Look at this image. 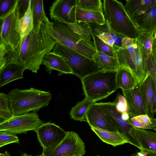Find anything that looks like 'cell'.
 <instances>
[{
    "label": "cell",
    "mask_w": 156,
    "mask_h": 156,
    "mask_svg": "<svg viewBox=\"0 0 156 156\" xmlns=\"http://www.w3.org/2000/svg\"><path fill=\"white\" fill-rule=\"evenodd\" d=\"M48 29L57 43L93 59L96 50L88 23H66L49 20Z\"/></svg>",
    "instance_id": "cell-1"
},
{
    "label": "cell",
    "mask_w": 156,
    "mask_h": 156,
    "mask_svg": "<svg viewBox=\"0 0 156 156\" xmlns=\"http://www.w3.org/2000/svg\"><path fill=\"white\" fill-rule=\"evenodd\" d=\"M49 21L46 16L39 32L32 31L22 41L17 64L33 73H37L44 58L57 42L49 32Z\"/></svg>",
    "instance_id": "cell-2"
},
{
    "label": "cell",
    "mask_w": 156,
    "mask_h": 156,
    "mask_svg": "<svg viewBox=\"0 0 156 156\" xmlns=\"http://www.w3.org/2000/svg\"><path fill=\"white\" fill-rule=\"evenodd\" d=\"M10 12L0 20V69L17 64L22 40L18 29L17 2Z\"/></svg>",
    "instance_id": "cell-3"
},
{
    "label": "cell",
    "mask_w": 156,
    "mask_h": 156,
    "mask_svg": "<svg viewBox=\"0 0 156 156\" xmlns=\"http://www.w3.org/2000/svg\"><path fill=\"white\" fill-rule=\"evenodd\" d=\"M8 94L13 116L32 112H37L48 105L52 98L49 91L32 87L24 90L16 88L11 90Z\"/></svg>",
    "instance_id": "cell-4"
},
{
    "label": "cell",
    "mask_w": 156,
    "mask_h": 156,
    "mask_svg": "<svg viewBox=\"0 0 156 156\" xmlns=\"http://www.w3.org/2000/svg\"><path fill=\"white\" fill-rule=\"evenodd\" d=\"M103 5L106 22L112 31L132 39L139 37V31L127 13L121 2L104 0Z\"/></svg>",
    "instance_id": "cell-5"
},
{
    "label": "cell",
    "mask_w": 156,
    "mask_h": 156,
    "mask_svg": "<svg viewBox=\"0 0 156 156\" xmlns=\"http://www.w3.org/2000/svg\"><path fill=\"white\" fill-rule=\"evenodd\" d=\"M117 71L101 70L81 80L85 97L94 103L115 92L118 89L116 81Z\"/></svg>",
    "instance_id": "cell-6"
},
{
    "label": "cell",
    "mask_w": 156,
    "mask_h": 156,
    "mask_svg": "<svg viewBox=\"0 0 156 156\" xmlns=\"http://www.w3.org/2000/svg\"><path fill=\"white\" fill-rule=\"evenodd\" d=\"M120 66L129 69L136 80L139 85L147 73L142 45L139 37L125 47H113Z\"/></svg>",
    "instance_id": "cell-7"
},
{
    "label": "cell",
    "mask_w": 156,
    "mask_h": 156,
    "mask_svg": "<svg viewBox=\"0 0 156 156\" xmlns=\"http://www.w3.org/2000/svg\"><path fill=\"white\" fill-rule=\"evenodd\" d=\"M53 51L62 56L71 68L73 74L81 80L102 70L93 59L58 43L55 44Z\"/></svg>",
    "instance_id": "cell-8"
},
{
    "label": "cell",
    "mask_w": 156,
    "mask_h": 156,
    "mask_svg": "<svg viewBox=\"0 0 156 156\" xmlns=\"http://www.w3.org/2000/svg\"><path fill=\"white\" fill-rule=\"evenodd\" d=\"M43 123L37 112H32L12 117L0 122V131L11 134H26L30 130L35 132Z\"/></svg>",
    "instance_id": "cell-9"
},
{
    "label": "cell",
    "mask_w": 156,
    "mask_h": 156,
    "mask_svg": "<svg viewBox=\"0 0 156 156\" xmlns=\"http://www.w3.org/2000/svg\"><path fill=\"white\" fill-rule=\"evenodd\" d=\"M109 118L117 129L119 133L127 140L128 143L141 149L136 135L135 127L130 123L129 120H124L121 113L117 110L113 102L96 103Z\"/></svg>",
    "instance_id": "cell-10"
},
{
    "label": "cell",
    "mask_w": 156,
    "mask_h": 156,
    "mask_svg": "<svg viewBox=\"0 0 156 156\" xmlns=\"http://www.w3.org/2000/svg\"><path fill=\"white\" fill-rule=\"evenodd\" d=\"M86 152L84 143L79 135L67 131L63 140L58 145L48 150H43V156H83Z\"/></svg>",
    "instance_id": "cell-11"
},
{
    "label": "cell",
    "mask_w": 156,
    "mask_h": 156,
    "mask_svg": "<svg viewBox=\"0 0 156 156\" xmlns=\"http://www.w3.org/2000/svg\"><path fill=\"white\" fill-rule=\"evenodd\" d=\"M35 132L38 140L44 151L49 150L58 145L67 132L50 122L43 123Z\"/></svg>",
    "instance_id": "cell-12"
},
{
    "label": "cell",
    "mask_w": 156,
    "mask_h": 156,
    "mask_svg": "<svg viewBox=\"0 0 156 156\" xmlns=\"http://www.w3.org/2000/svg\"><path fill=\"white\" fill-rule=\"evenodd\" d=\"M77 0H56L49 9L50 18L66 23H74L76 21Z\"/></svg>",
    "instance_id": "cell-13"
},
{
    "label": "cell",
    "mask_w": 156,
    "mask_h": 156,
    "mask_svg": "<svg viewBox=\"0 0 156 156\" xmlns=\"http://www.w3.org/2000/svg\"><path fill=\"white\" fill-rule=\"evenodd\" d=\"M86 119L90 127L119 133L112 122L96 103L92 104L87 113Z\"/></svg>",
    "instance_id": "cell-14"
},
{
    "label": "cell",
    "mask_w": 156,
    "mask_h": 156,
    "mask_svg": "<svg viewBox=\"0 0 156 156\" xmlns=\"http://www.w3.org/2000/svg\"><path fill=\"white\" fill-rule=\"evenodd\" d=\"M122 90L127 103L130 117L146 114L139 85L132 89Z\"/></svg>",
    "instance_id": "cell-15"
},
{
    "label": "cell",
    "mask_w": 156,
    "mask_h": 156,
    "mask_svg": "<svg viewBox=\"0 0 156 156\" xmlns=\"http://www.w3.org/2000/svg\"><path fill=\"white\" fill-rule=\"evenodd\" d=\"M88 24L92 33L104 42L113 47L114 45L122 47V41L125 37L114 32L106 22L102 25L93 23Z\"/></svg>",
    "instance_id": "cell-16"
},
{
    "label": "cell",
    "mask_w": 156,
    "mask_h": 156,
    "mask_svg": "<svg viewBox=\"0 0 156 156\" xmlns=\"http://www.w3.org/2000/svg\"><path fill=\"white\" fill-rule=\"evenodd\" d=\"M42 64L45 66L46 72L49 74L54 70L58 72V76L73 74L72 70L64 58L53 51H51L45 56Z\"/></svg>",
    "instance_id": "cell-17"
},
{
    "label": "cell",
    "mask_w": 156,
    "mask_h": 156,
    "mask_svg": "<svg viewBox=\"0 0 156 156\" xmlns=\"http://www.w3.org/2000/svg\"><path fill=\"white\" fill-rule=\"evenodd\" d=\"M131 19L139 32L153 33L156 29V5Z\"/></svg>",
    "instance_id": "cell-18"
},
{
    "label": "cell",
    "mask_w": 156,
    "mask_h": 156,
    "mask_svg": "<svg viewBox=\"0 0 156 156\" xmlns=\"http://www.w3.org/2000/svg\"><path fill=\"white\" fill-rule=\"evenodd\" d=\"M140 93L144 104L146 114L154 117L153 106L154 95L155 87L153 81L150 75L147 74L139 85Z\"/></svg>",
    "instance_id": "cell-19"
},
{
    "label": "cell",
    "mask_w": 156,
    "mask_h": 156,
    "mask_svg": "<svg viewBox=\"0 0 156 156\" xmlns=\"http://www.w3.org/2000/svg\"><path fill=\"white\" fill-rule=\"evenodd\" d=\"M24 67L17 64L7 65L0 69V87L18 79L23 78Z\"/></svg>",
    "instance_id": "cell-20"
},
{
    "label": "cell",
    "mask_w": 156,
    "mask_h": 156,
    "mask_svg": "<svg viewBox=\"0 0 156 156\" xmlns=\"http://www.w3.org/2000/svg\"><path fill=\"white\" fill-rule=\"evenodd\" d=\"M76 17L77 22L93 23L102 25L106 22L103 11L86 9L77 5Z\"/></svg>",
    "instance_id": "cell-21"
},
{
    "label": "cell",
    "mask_w": 156,
    "mask_h": 156,
    "mask_svg": "<svg viewBox=\"0 0 156 156\" xmlns=\"http://www.w3.org/2000/svg\"><path fill=\"white\" fill-rule=\"evenodd\" d=\"M135 130L141 150L156 153V133L135 127Z\"/></svg>",
    "instance_id": "cell-22"
},
{
    "label": "cell",
    "mask_w": 156,
    "mask_h": 156,
    "mask_svg": "<svg viewBox=\"0 0 156 156\" xmlns=\"http://www.w3.org/2000/svg\"><path fill=\"white\" fill-rule=\"evenodd\" d=\"M156 5V0H126L124 8L129 17L140 15Z\"/></svg>",
    "instance_id": "cell-23"
},
{
    "label": "cell",
    "mask_w": 156,
    "mask_h": 156,
    "mask_svg": "<svg viewBox=\"0 0 156 156\" xmlns=\"http://www.w3.org/2000/svg\"><path fill=\"white\" fill-rule=\"evenodd\" d=\"M116 81L118 87L122 90L132 89L139 85L136 80L127 69L120 66L117 71Z\"/></svg>",
    "instance_id": "cell-24"
},
{
    "label": "cell",
    "mask_w": 156,
    "mask_h": 156,
    "mask_svg": "<svg viewBox=\"0 0 156 156\" xmlns=\"http://www.w3.org/2000/svg\"><path fill=\"white\" fill-rule=\"evenodd\" d=\"M94 132L104 142L113 147L128 143L127 140L119 133L108 131L90 126Z\"/></svg>",
    "instance_id": "cell-25"
},
{
    "label": "cell",
    "mask_w": 156,
    "mask_h": 156,
    "mask_svg": "<svg viewBox=\"0 0 156 156\" xmlns=\"http://www.w3.org/2000/svg\"><path fill=\"white\" fill-rule=\"evenodd\" d=\"M93 59L102 70L117 71L120 67L117 58L112 57L100 51H96Z\"/></svg>",
    "instance_id": "cell-26"
},
{
    "label": "cell",
    "mask_w": 156,
    "mask_h": 156,
    "mask_svg": "<svg viewBox=\"0 0 156 156\" xmlns=\"http://www.w3.org/2000/svg\"><path fill=\"white\" fill-rule=\"evenodd\" d=\"M31 6L33 25L32 31L37 33L46 16L44 9L43 1L31 0Z\"/></svg>",
    "instance_id": "cell-27"
},
{
    "label": "cell",
    "mask_w": 156,
    "mask_h": 156,
    "mask_svg": "<svg viewBox=\"0 0 156 156\" xmlns=\"http://www.w3.org/2000/svg\"><path fill=\"white\" fill-rule=\"evenodd\" d=\"M93 103L86 97L83 100L77 103L71 108L70 112L71 119L80 122H86L87 113Z\"/></svg>",
    "instance_id": "cell-28"
},
{
    "label": "cell",
    "mask_w": 156,
    "mask_h": 156,
    "mask_svg": "<svg viewBox=\"0 0 156 156\" xmlns=\"http://www.w3.org/2000/svg\"><path fill=\"white\" fill-rule=\"evenodd\" d=\"M129 121L133 126L136 128L156 130V119L150 117L146 114L130 117Z\"/></svg>",
    "instance_id": "cell-29"
},
{
    "label": "cell",
    "mask_w": 156,
    "mask_h": 156,
    "mask_svg": "<svg viewBox=\"0 0 156 156\" xmlns=\"http://www.w3.org/2000/svg\"><path fill=\"white\" fill-rule=\"evenodd\" d=\"M18 29L20 37L23 39L32 31L33 28L31 0H30L28 9L24 16L19 20Z\"/></svg>",
    "instance_id": "cell-30"
},
{
    "label": "cell",
    "mask_w": 156,
    "mask_h": 156,
    "mask_svg": "<svg viewBox=\"0 0 156 156\" xmlns=\"http://www.w3.org/2000/svg\"><path fill=\"white\" fill-rule=\"evenodd\" d=\"M143 54L145 58L146 71L151 77L156 89V63L152 52L147 53L143 49ZM154 102L156 106V96L154 98Z\"/></svg>",
    "instance_id": "cell-31"
},
{
    "label": "cell",
    "mask_w": 156,
    "mask_h": 156,
    "mask_svg": "<svg viewBox=\"0 0 156 156\" xmlns=\"http://www.w3.org/2000/svg\"><path fill=\"white\" fill-rule=\"evenodd\" d=\"M13 116L11 109L8 94L0 93V122Z\"/></svg>",
    "instance_id": "cell-32"
},
{
    "label": "cell",
    "mask_w": 156,
    "mask_h": 156,
    "mask_svg": "<svg viewBox=\"0 0 156 156\" xmlns=\"http://www.w3.org/2000/svg\"><path fill=\"white\" fill-rule=\"evenodd\" d=\"M91 32L96 51H101L112 57L116 58L113 48L104 42L94 35L91 31Z\"/></svg>",
    "instance_id": "cell-33"
},
{
    "label": "cell",
    "mask_w": 156,
    "mask_h": 156,
    "mask_svg": "<svg viewBox=\"0 0 156 156\" xmlns=\"http://www.w3.org/2000/svg\"><path fill=\"white\" fill-rule=\"evenodd\" d=\"M77 6L86 9L103 11V4L101 0H77Z\"/></svg>",
    "instance_id": "cell-34"
},
{
    "label": "cell",
    "mask_w": 156,
    "mask_h": 156,
    "mask_svg": "<svg viewBox=\"0 0 156 156\" xmlns=\"http://www.w3.org/2000/svg\"><path fill=\"white\" fill-rule=\"evenodd\" d=\"M152 34L144 32H139V38L141 44L147 53L152 52Z\"/></svg>",
    "instance_id": "cell-35"
},
{
    "label": "cell",
    "mask_w": 156,
    "mask_h": 156,
    "mask_svg": "<svg viewBox=\"0 0 156 156\" xmlns=\"http://www.w3.org/2000/svg\"><path fill=\"white\" fill-rule=\"evenodd\" d=\"M17 0H0V20L3 19L14 7Z\"/></svg>",
    "instance_id": "cell-36"
},
{
    "label": "cell",
    "mask_w": 156,
    "mask_h": 156,
    "mask_svg": "<svg viewBox=\"0 0 156 156\" xmlns=\"http://www.w3.org/2000/svg\"><path fill=\"white\" fill-rule=\"evenodd\" d=\"M13 143L20 144L18 138L16 135L0 131V148Z\"/></svg>",
    "instance_id": "cell-37"
},
{
    "label": "cell",
    "mask_w": 156,
    "mask_h": 156,
    "mask_svg": "<svg viewBox=\"0 0 156 156\" xmlns=\"http://www.w3.org/2000/svg\"><path fill=\"white\" fill-rule=\"evenodd\" d=\"M115 105L117 111L121 113L127 112L129 114L128 106L124 96L118 93L116 98L113 102Z\"/></svg>",
    "instance_id": "cell-38"
},
{
    "label": "cell",
    "mask_w": 156,
    "mask_h": 156,
    "mask_svg": "<svg viewBox=\"0 0 156 156\" xmlns=\"http://www.w3.org/2000/svg\"><path fill=\"white\" fill-rule=\"evenodd\" d=\"M30 0H18L17 8L19 20L22 18L27 11Z\"/></svg>",
    "instance_id": "cell-39"
},
{
    "label": "cell",
    "mask_w": 156,
    "mask_h": 156,
    "mask_svg": "<svg viewBox=\"0 0 156 156\" xmlns=\"http://www.w3.org/2000/svg\"><path fill=\"white\" fill-rule=\"evenodd\" d=\"M152 52L156 63V29L152 34Z\"/></svg>",
    "instance_id": "cell-40"
},
{
    "label": "cell",
    "mask_w": 156,
    "mask_h": 156,
    "mask_svg": "<svg viewBox=\"0 0 156 156\" xmlns=\"http://www.w3.org/2000/svg\"><path fill=\"white\" fill-rule=\"evenodd\" d=\"M130 156H156V153L141 150L140 152L134 153Z\"/></svg>",
    "instance_id": "cell-41"
},
{
    "label": "cell",
    "mask_w": 156,
    "mask_h": 156,
    "mask_svg": "<svg viewBox=\"0 0 156 156\" xmlns=\"http://www.w3.org/2000/svg\"><path fill=\"white\" fill-rule=\"evenodd\" d=\"M121 117L125 121H129L130 118L129 114L127 112L121 113Z\"/></svg>",
    "instance_id": "cell-42"
},
{
    "label": "cell",
    "mask_w": 156,
    "mask_h": 156,
    "mask_svg": "<svg viewBox=\"0 0 156 156\" xmlns=\"http://www.w3.org/2000/svg\"><path fill=\"white\" fill-rule=\"evenodd\" d=\"M0 156H11L9 152L7 151L3 153H0Z\"/></svg>",
    "instance_id": "cell-43"
},
{
    "label": "cell",
    "mask_w": 156,
    "mask_h": 156,
    "mask_svg": "<svg viewBox=\"0 0 156 156\" xmlns=\"http://www.w3.org/2000/svg\"><path fill=\"white\" fill-rule=\"evenodd\" d=\"M21 156H34L29 155H28L26 153H24ZM43 156L41 154L40 155H37V156Z\"/></svg>",
    "instance_id": "cell-44"
},
{
    "label": "cell",
    "mask_w": 156,
    "mask_h": 156,
    "mask_svg": "<svg viewBox=\"0 0 156 156\" xmlns=\"http://www.w3.org/2000/svg\"><path fill=\"white\" fill-rule=\"evenodd\" d=\"M155 131V132L156 133V130Z\"/></svg>",
    "instance_id": "cell-45"
},
{
    "label": "cell",
    "mask_w": 156,
    "mask_h": 156,
    "mask_svg": "<svg viewBox=\"0 0 156 156\" xmlns=\"http://www.w3.org/2000/svg\"><path fill=\"white\" fill-rule=\"evenodd\" d=\"M100 156L98 155V156Z\"/></svg>",
    "instance_id": "cell-46"
}]
</instances>
